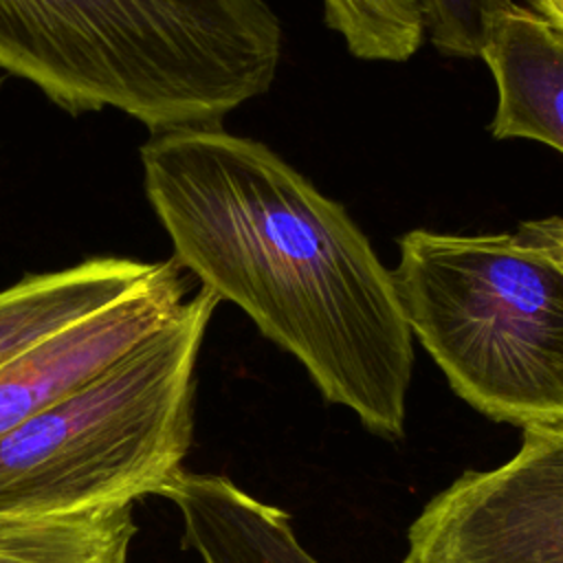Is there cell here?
Segmentation results:
<instances>
[{
    "instance_id": "obj_5",
    "label": "cell",
    "mask_w": 563,
    "mask_h": 563,
    "mask_svg": "<svg viewBox=\"0 0 563 563\" xmlns=\"http://www.w3.org/2000/svg\"><path fill=\"white\" fill-rule=\"evenodd\" d=\"M402 563H563V420L526 427L506 464L438 493L409 526Z\"/></svg>"
},
{
    "instance_id": "obj_14",
    "label": "cell",
    "mask_w": 563,
    "mask_h": 563,
    "mask_svg": "<svg viewBox=\"0 0 563 563\" xmlns=\"http://www.w3.org/2000/svg\"><path fill=\"white\" fill-rule=\"evenodd\" d=\"M543 18L552 22L556 31L563 33V0H532V4Z\"/></svg>"
},
{
    "instance_id": "obj_10",
    "label": "cell",
    "mask_w": 563,
    "mask_h": 563,
    "mask_svg": "<svg viewBox=\"0 0 563 563\" xmlns=\"http://www.w3.org/2000/svg\"><path fill=\"white\" fill-rule=\"evenodd\" d=\"M132 506L64 517L0 515V563H128Z\"/></svg>"
},
{
    "instance_id": "obj_3",
    "label": "cell",
    "mask_w": 563,
    "mask_h": 563,
    "mask_svg": "<svg viewBox=\"0 0 563 563\" xmlns=\"http://www.w3.org/2000/svg\"><path fill=\"white\" fill-rule=\"evenodd\" d=\"M218 303L200 286L154 334L0 435V515L64 517L163 495L191 446L196 361Z\"/></svg>"
},
{
    "instance_id": "obj_2",
    "label": "cell",
    "mask_w": 563,
    "mask_h": 563,
    "mask_svg": "<svg viewBox=\"0 0 563 563\" xmlns=\"http://www.w3.org/2000/svg\"><path fill=\"white\" fill-rule=\"evenodd\" d=\"M279 55L264 0H0V70L150 134L222 125L273 86Z\"/></svg>"
},
{
    "instance_id": "obj_7",
    "label": "cell",
    "mask_w": 563,
    "mask_h": 563,
    "mask_svg": "<svg viewBox=\"0 0 563 563\" xmlns=\"http://www.w3.org/2000/svg\"><path fill=\"white\" fill-rule=\"evenodd\" d=\"M479 57L493 73L495 139H532L563 154V33L510 0L493 18Z\"/></svg>"
},
{
    "instance_id": "obj_6",
    "label": "cell",
    "mask_w": 563,
    "mask_h": 563,
    "mask_svg": "<svg viewBox=\"0 0 563 563\" xmlns=\"http://www.w3.org/2000/svg\"><path fill=\"white\" fill-rule=\"evenodd\" d=\"M189 299V275L176 260L114 303L66 325L0 365V435L99 374L172 321Z\"/></svg>"
},
{
    "instance_id": "obj_12",
    "label": "cell",
    "mask_w": 563,
    "mask_h": 563,
    "mask_svg": "<svg viewBox=\"0 0 563 563\" xmlns=\"http://www.w3.org/2000/svg\"><path fill=\"white\" fill-rule=\"evenodd\" d=\"M510 0H418L424 35L453 57H479L488 26Z\"/></svg>"
},
{
    "instance_id": "obj_11",
    "label": "cell",
    "mask_w": 563,
    "mask_h": 563,
    "mask_svg": "<svg viewBox=\"0 0 563 563\" xmlns=\"http://www.w3.org/2000/svg\"><path fill=\"white\" fill-rule=\"evenodd\" d=\"M323 9L325 24L367 62H407L424 37L418 0H323Z\"/></svg>"
},
{
    "instance_id": "obj_4",
    "label": "cell",
    "mask_w": 563,
    "mask_h": 563,
    "mask_svg": "<svg viewBox=\"0 0 563 563\" xmlns=\"http://www.w3.org/2000/svg\"><path fill=\"white\" fill-rule=\"evenodd\" d=\"M398 244L402 317L453 391L497 422H561L563 273L510 233L413 229Z\"/></svg>"
},
{
    "instance_id": "obj_8",
    "label": "cell",
    "mask_w": 563,
    "mask_h": 563,
    "mask_svg": "<svg viewBox=\"0 0 563 563\" xmlns=\"http://www.w3.org/2000/svg\"><path fill=\"white\" fill-rule=\"evenodd\" d=\"M163 497L178 508L185 541L202 563H319L299 543L288 512L229 477L180 471Z\"/></svg>"
},
{
    "instance_id": "obj_13",
    "label": "cell",
    "mask_w": 563,
    "mask_h": 563,
    "mask_svg": "<svg viewBox=\"0 0 563 563\" xmlns=\"http://www.w3.org/2000/svg\"><path fill=\"white\" fill-rule=\"evenodd\" d=\"M510 235L519 249L545 260L563 273V218L526 220Z\"/></svg>"
},
{
    "instance_id": "obj_9",
    "label": "cell",
    "mask_w": 563,
    "mask_h": 563,
    "mask_svg": "<svg viewBox=\"0 0 563 563\" xmlns=\"http://www.w3.org/2000/svg\"><path fill=\"white\" fill-rule=\"evenodd\" d=\"M158 262L88 257L79 264L29 273L0 290V365L66 325L114 303L150 279Z\"/></svg>"
},
{
    "instance_id": "obj_1",
    "label": "cell",
    "mask_w": 563,
    "mask_h": 563,
    "mask_svg": "<svg viewBox=\"0 0 563 563\" xmlns=\"http://www.w3.org/2000/svg\"><path fill=\"white\" fill-rule=\"evenodd\" d=\"M139 154L172 260L290 352L328 402L402 438L413 334L391 271L347 211L222 125L150 134Z\"/></svg>"
}]
</instances>
